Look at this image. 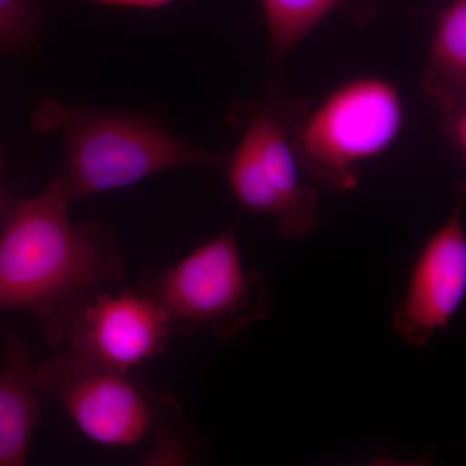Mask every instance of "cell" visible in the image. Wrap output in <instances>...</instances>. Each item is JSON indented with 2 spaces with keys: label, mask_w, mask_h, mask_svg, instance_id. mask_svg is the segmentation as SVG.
Returning <instances> with one entry per match:
<instances>
[{
  "label": "cell",
  "mask_w": 466,
  "mask_h": 466,
  "mask_svg": "<svg viewBox=\"0 0 466 466\" xmlns=\"http://www.w3.org/2000/svg\"><path fill=\"white\" fill-rule=\"evenodd\" d=\"M308 106L272 87L259 99L233 106L229 115L242 128L240 142L223 164L236 201L245 213L274 218L287 240L314 235L320 222V201L303 182L294 148V133Z\"/></svg>",
  "instance_id": "3"
},
{
  "label": "cell",
  "mask_w": 466,
  "mask_h": 466,
  "mask_svg": "<svg viewBox=\"0 0 466 466\" xmlns=\"http://www.w3.org/2000/svg\"><path fill=\"white\" fill-rule=\"evenodd\" d=\"M35 370L42 398L60 404L86 437L103 446H137L183 417L177 398L147 385L135 370L106 366L72 349Z\"/></svg>",
  "instance_id": "6"
},
{
  "label": "cell",
  "mask_w": 466,
  "mask_h": 466,
  "mask_svg": "<svg viewBox=\"0 0 466 466\" xmlns=\"http://www.w3.org/2000/svg\"><path fill=\"white\" fill-rule=\"evenodd\" d=\"M170 334L167 318L139 288L112 289L84 309L67 342L92 360L135 370L167 350Z\"/></svg>",
  "instance_id": "8"
},
{
  "label": "cell",
  "mask_w": 466,
  "mask_h": 466,
  "mask_svg": "<svg viewBox=\"0 0 466 466\" xmlns=\"http://www.w3.org/2000/svg\"><path fill=\"white\" fill-rule=\"evenodd\" d=\"M139 289L180 336L208 332L231 341L269 314L268 278L245 268L236 225L175 265L147 272Z\"/></svg>",
  "instance_id": "4"
},
{
  "label": "cell",
  "mask_w": 466,
  "mask_h": 466,
  "mask_svg": "<svg viewBox=\"0 0 466 466\" xmlns=\"http://www.w3.org/2000/svg\"><path fill=\"white\" fill-rule=\"evenodd\" d=\"M72 202L56 177L14 208L0 235V312H27L51 346L66 343L84 309L126 276L115 233L100 223L73 227Z\"/></svg>",
  "instance_id": "1"
},
{
  "label": "cell",
  "mask_w": 466,
  "mask_h": 466,
  "mask_svg": "<svg viewBox=\"0 0 466 466\" xmlns=\"http://www.w3.org/2000/svg\"><path fill=\"white\" fill-rule=\"evenodd\" d=\"M182 419L173 420L153 435L143 465H189L196 460V441L182 426Z\"/></svg>",
  "instance_id": "13"
},
{
  "label": "cell",
  "mask_w": 466,
  "mask_h": 466,
  "mask_svg": "<svg viewBox=\"0 0 466 466\" xmlns=\"http://www.w3.org/2000/svg\"><path fill=\"white\" fill-rule=\"evenodd\" d=\"M447 128H449V134L451 139L455 142L459 149L461 150L462 158H464L465 170H466V99L451 113L450 116H446ZM466 200V177L464 184L461 187V192H460V202Z\"/></svg>",
  "instance_id": "14"
},
{
  "label": "cell",
  "mask_w": 466,
  "mask_h": 466,
  "mask_svg": "<svg viewBox=\"0 0 466 466\" xmlns=\"http://www.w3.org/2000/svg\"><path fill=\"white\" fill-rule=\"evenodd\" d=\"M41 133L66 137V177L73 201L126 188L162 171L220 168L225 157L184 142L147 113L106 112L41 101L33 113Z\"/></svg>",
  "instance_id": "2"
},
{
  "label": "cell",
  "mask_w": 466,
  "mask_h": 466,
  "mask_svg": "<svg viewBox=\"0 0 466 466\" xmlns=\"http://www.w3.org/2000/svg\"><path fill=\"white\" fill-rule=\"evenodd\" d=\"M101 5H116V7L159 8L173 2V0H94Z\"/></svg>",
  "instance_id": "15"
},
{
  "label": "cell",
  "mask_w": 466,
  "mask_h": 466,
  "mask_svg": "<svg viewBox=\"0 0 466 466\" xmlns=\"http://www.w3.org/2000/svg\"><path fill=\"white\" fill-rule=\"evenodd\" d=\"M404 119L397 86L376 76L349 79L300 116L294 133L300 167L329 191H354L361 164L390 148Z\"/></svg>",
  "instance_id": "5"
},
{
  "label": "cell",
  "mask_w": 466,
  "mask_h": 466,
  "mask_svg": "<svg viewBox=\"0 0 466 466\" xmlns=\"http://www.w3.org/2000/svg\"><path fill=\"white\" fill-rule=\"evenodd\" d=\"M424 90L444 116L466 99V0L441 12L424 75Z\"/></svg>",
  "instance_id": "10"
},
{
  "label": "cell",
  "mask_w": 466,
  "mask_h": 466,
  "mask_svg": "<svg viewBox=\"0 0 466 466\" xmlns=\"http://www.w3.org/2000/svg\"><path fill=\"white\" fill-rule=\"evenodd\" d=\"M3 167H5V155L0 149V173H2ZM5 205H7V198H5V189H3L2 182H0V213L5 210Z\"/></svg>",
  "instance_id": "16"
},
{
  "label": "cell",
  "mask_w": 466,
  "mask_h": 466,
  "mask_svg": "<svg viewBox=\"0 0 466 466\" xmlns=\"http://www.w3.org/2000/svg\"><path fill=\"white\" fill-rule=\"evenodd\" d=\"M41 24L38 0H0V51L23 54L29 50Z\"/></svg>",
  "instance_id": "12"
},
{
  "label": "cell",
  "mask_w": 466,
  "mask_h": 466,
  "mask_svg": "<svg viewBox=\"0 0 466 466\" xmlns=\"http://www.w3.org/2000/svg\"><path fill=\"white\" fill-rule=\"evenodd\" d=\"M351 0H260L269 50L281 63L330 12Z\"/></svg>",
  "instance_id": "11"
},
{
  "label": "cell",
  "mask_w": 466,
  "mask_h": 466,
  "mask_svg": "<svg viewBox=\"0 0 466 466\" xmlns=\"http://www.w3.org/2000/svg\"><path fill=\"white\" fill-rule=\"evenodd\" d=\"M466 299V231L461 207L420 250L392 328L413 348H424L446 329Z\"/></svg>",
  "instance_id": "7"
},
{
  "label": "cell",
  "mask_w": 466,
  "mask_h": 466,
  "mask_svg": "<svg viewBox=\"0 0 466 466\" xmlns=\"http://www.w3.org/2000/svg\"><path fill=\"white\" fill-rule=\"evenodd\" d=\"M42 417V395L30 350L18 333L5 330L0 363V466L26 465Z\"/></svg>",
  "instance_id": "9"
}]
</instances>
